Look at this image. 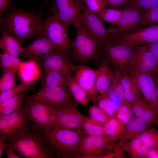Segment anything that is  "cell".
I'll return each mask as SVG.
<instances>
[{
    "label": "cell",
    "instance_id": "obj_11",
    "mask_svg": "<svg viewBox=\"0 0 158 158\" xmlns=\"http://www.w3.org/2000/svg\"><path fill=\"white\" fill-rule=\"evenodd\" d=\"M39 65L43 71H56L68 80L71 78L77 67L69 58L54 49L44 56Z\"/></svg>",
    "mask_w": 158,
    "mask_h": 158
},
{
    "label": "cell",
    "instance_id": "obj_2",
    "mask_svg": "<svg viewBox=\"0 0 158 158\" xmlns=\"http://www.w3.org/2000/svg\"><path fill=\"white\" fill-rule=\"evenodd\" d=\"M39 132L57 157L63 158H77L81 141L86 134L80 128H55L48 131Z\"/></svg>",
    "mask_w": 158,
    "mask_h": 158
},
{
    "label": "cell",
    "instance_id": "obj_20",
    "mask_svg": "<svg viewBox=\"0 0 158 158\" xmlns=\"http://www.w3.org/2000/svg\"><path fill=\"white\" fill-rule=\"evenodd\" d=\"M118 139L105 135H94L86 134L81 141L77 158H87L108 143Z\"/></svg>",
    "mask_w": 158,
    "mask_h": 158
},
{
    "label": "cell",
    "instance_id": "obj_5",
    "mask_svg": "<svg viewBox=\"0 0 158 158\" xmlns=\"http://www.w3.org/2000/svg\"><path fill=\"white\" fill-rule=\"evenodd\" d=\"M68 26L55 16H49L43 23L42 31L51 42L54 49L66 56L73 63L71 41L68 31Z\"/></svg>",
    "mask_w": 158,
    "mask_h": 158
},
{
    "label": "cell",
    "instance_id": "obj_15",
    "mask_svg": "<svg viewBox=\"0 0 158 158\" xmlns=\"http://www.w3.org/2000/svg\"><path fill=\"white\" fill-rule=\"evenodd\" d=\"M96 13L89 9L84 4L79 22L89 33L96 37L104 44L109 43L111 35Z\"/></svg>",
    "mask_w": 158,
    "mask_h": 158
},
{
    "label": "cell",
    "instance_id": "obj_35",
    "mask_svg": "<svg viewBox=\"0 0 158 158\" xmlns=\"http://www.w3.org/2000/svg\"><path fill=\"white\" fill-rule=\"evenodd\" d=\"M42 87L67 86L68 80L59 73L52 71H44Z\"/></svg>",
    "mask_w": 158,
    "mask_h": 158
},
{
    "label": "cell",
    "instance_id": "obj_49",
    "mask_svg": "<svg viewBox=\"0 0 158 158\" xmlns=\"http://www.w3.org/2000/svg\"><path fill=\"white\" fill-rule=\"evenodd\" d=\"M9 54L12 65L14 68L19 69L25 62V61H24L19 58L18 56L10 54Z\"/></svg>",
    "mask_w": 158,
    "mask_h": 158
},
{
    "label": "cell",
    "instance_id": "obj_25",
    "mask_svg": "<svg viewBox=\"0 0 158 158\" xmlns=\"http://www.w3.org/2000/svg\"><path fill=\"white\" fill-rule=\"evenodd\" d=\"M0 47L4 52L17 56H20L23 47L19 40L13 35L8 33H2Z\"/></svg>",
    "mask_w": 158,
    "mask_h": 158
},
{
    "label": "cell",
    "instance_id": "obj_8",
    "mask_svg": "<svg viewBox=\"0 0 158 158\" xmlns=\"http://www.w3.org/2000/svg\"><path fill=\"white\" fill-rule=\"evenodd\" d=\"M134 48L122 43L110 42L104 44L103 60L107 61L122 74L131 70Z\"/></svg>",
    "mask_w": 158,
    "mask_h": 158
},
{
    "label": "cell",
    "instance_id": "obj_38",
    "mask_svg": "<svg viewBox=\"0 0 158 158\" xmlns=\"http://www.w3.org/2000/svg\"><path fill=\"white\" fill-rule=\"evenodd\" d=\"M18 69L13 68L3 73L0 79V93L9 90L16 85L15 74Z\"/></svg>",
    "mask_w": 158,
    "mask_h": 158
},
{
    "label": "cell",
    "instance_id": "obj_56",
    "mask_svg": "<svg viewBox=\"0 0 158 158\" xmlns=\"http://www.w3.org/2000/svg\"></svg>",
    "mask_w": 158,
    "mask_h": 158
},
{
    "label": "cell",
    "instance_id": "obj_33",
    "mask_svg": "<svg viewBox=\"0 0 158 158\" xmlns=\"http://www.w3.org/2000/svg\"><path fill=\"white\" fill-rule=\"evenodd\" d=\"M125 126L121 121L115 117H110L103 124L104 134L118 139Z\"/></svg>",
    "mask_w": 158,
    "mask_h": 158
},
{
    "label": "cell",
    "instance_id": "obj_23",
    "mask_svg": "<svg viewBox=\"0 0 158 158\" xmlns=\"http://www.w3.org/2000/svg\"><path fill=\"white\" fill-rule=\"evenodd\" d=\"M148 128L145 123L134 117L124 127L118 138L119 144L121 146L131 138L137 137L145 131Z\"/></svg>",
    "mask_w": 158,
    "mask_h": 158
},
{
    "label": "cell",
    "instance_id": "obj_53",
    "mask_svg": "<svg viewBox=\"0 0 158 158\" xmlns=\"http://www.w3.org/2000/svg\"><path fill=\"white\" fill-rule=\"evenodd\" d=\"M49 0H45L44 1L42 6V7L44 5V4L48 2Z\"/></svg>",
    "mask_w": 158,
    "mask_h": 158
},
{
    "label": "cell",
    "instance_id": "obj_37",
    "mask_svg": "<svg viewBox=\"0 0 158 158\" xmlns=\"http://www.w3.org/2000/svg\"><path fill=\"white\" fill-rule=\"evenodd\" d=\"M137 137L149 148L158 147V129H148Z\"/></svg>",
    "mask_w": 158,
    "mask_h": 158
},
{
    "label": "cell",
    "instance_id": "obj_9",
    "mask_svg": "<svg viewBox=\"0 0 158 158\" xmlns=\"http://www.w3.org/2000/svg\"><path fill=\"white\" fill-rule=\"evenodd\" d=\"M124 10L120 21L116 27L108 30L110 34L122 35L145 27L141 15V9L134 5L124 6Z\"/></svg>",
    "mask_w": 158,
    "mask_h": 158
},
{
    "label": "cell",
    "instance_id": "obj_34",
    "mask_svg": "<svg viewBox=\"0 0 158 158\" xmlns=\"http://www.w3.org/2000/svg\"><path fill=\"white\" fill-rule=\"evenodd\" d=\"M80 128L86 134L94 135H104L103 124L90 117L84 116Z\"/></svg>",
    "mask_w": 158,
    "mask_h": 158
},
{
    "label": "cell",
    "instance_id": "obj_6",
    "mask_svg": "<svg viewBox=\"0 0 158 158\" xmlns=\"http://www.w3.org/2000/svg\"><path fill=\"white\" fill-rule=\"evenodd\" d=\"M32 123L23 105L11 113L0 114V137L4 142H12L28 132Z\"/></svg>",
    "mask_w": 158,
    "mask_h": 158
},
{
    "label": "cell",
    "instance_id": "obj_29",
    "mask_svg": "<svg viewBox=\"0 0 158 158\" xmlns=\"http://www.w3.org/2000/svg\"><path fill=\"white\" fill-rule=\"evenodd\" d=\"M113 72L112 79L107 92L111 98L117 101L121 105L126 101L124 98L123 90L121 82V73L115 69Z\"/></svg>",
    "mask_w": 158,
    "mask_h": 158
},
{
    "label": "cell",
    "instance_id": "obj_55",
    "mask_svg": "<svg viewBox=\"0 0 158 158\" xmlns=\"http://www.w3.org/2000/svg\"><path fill=\"white\" fill-rule=\"evenodd\" d=\"M127 0L128 1L129 0Z\"/></svg>",
    "mask_w": 158,
    "mask_h": 158
},
{
    "label": "cell",
    "instance_id": "obj_46",
    "mask_svg": "<svg viewBox=\"0 0 158 158\" xmlns=\"http://www.w3.org/2000/svg\"><path fill=\"white\" fill-rule=\"evenodd\" d=\"M106 7L116 9L122 7L128 2L127 0H104Z\"/></svg>",
    "mask_w": 158,
    "mask_h": 158
},
{
    "label": "cell",
    "instance_id": "obj_41",
    "mask_svg": "<svg viewBox=\"0 0 158 158\" xmlns=\"http://www.w3.org/2000/svg\"><path fill=\"white\" fill-rule=\"evenodd\" d=\"M88 112L90 117L103 124L110 117L104 110L96 104H94L90 107Z\"/></svg>",
    "mask_w": 158,
    "mask_h": 158
},
{
    "label": "cell",
    "instance_id": "obj_32",
    "mask_svg": "<svg viewBox=\"0 0 158 158\" xmlns=\"http://www.w3.org/2000/svg\"><path fill=\"white\" fill-rule=\"evenodd\" d=\"M36 81H24L16 85L9 90L0 93V104L16 95L28 90L35 89L34 84Z\"/></svg>",
    "mask_w": 158,
    "mask_h": 158
},
{
    "label": "cell",
    "instance_id": "obj_7",
    "mask_svg": "<svg viewBox=\"0 0 158 158\" xmlns=\"http://www.w3.org/2000/svg\"><path fill=\"white\" fill-rule=\"evenodd\" d=\"M23 106L32 122L31 130L48 131L54 127L58 113L57 107L29 99Z\"/></svg>",
    "mask_w": 158,
    "mask_h": 158
},
{
    "label": "cell",
    "instance_id": "obj_17",
    "mask_svg": "<svg viewBox=\"0 0 158 158\" xmlns=\"http://www.w3.org/2000/svg\"><path fill=\"white\" fill-rule=\"evenodd\" d=\"M158 70L157 62L146 46L142 44L134 48L132 68L130 71L154 74Z\"/></svg>",
    "mask_w": 158,
    "mask_h": 158
},
{
    "label": "cell",
    "instance_id": "obj_50",
    "mask_svg": "<svg viewBox=\"0 0 158 158\" xmlns=\"http://www.w3.org/2000/svg\"><path fill=\"white\" fill-rule=\"evenodd\" d=\"M147 158H158V147L149 148Z\"/></svg>",
    "mask_w": 158,
    "mask_h": 158
},
{
    "label": "cell",
    "instance_id": "obj_54",
    "mask_svg": "<svg viewBox=\"0 0 158 158\" xmlns=\"http://www.w3.org/2000/svg\"><path fill=\"white\" fill-rule=\"evenodd\" d=\"M155 125H157V126L158 127V119L157 120V121H156Z\"/></svg>",
    "mask_w": 158,
    "mask_h": 158
},
{
    "label": "cell",
    "instance_id": "obj_18",
    "mask_svg": "<svg viewBox=\"0 0 158 158\" xmlns=\"http://www.w3.org/2000/svg\"><path fill=\"white\" fill-rule=\"evenodd\" d=\"M73 77L87 93L90 101L97 104L98 93L96 85V70L85 65H78Z\"/></svg>",
    "mask_w": 158,
    "mask_h": 158
},
{
    "label": "cell",
    "instance_id": "obj_28",
    "mask_svg": "<svg viewBox=\"0 0 158 158\" xmlns=\"http://www.w3.org/2000/svg\"><path fill=\"white\" fill-rule=\"evenodd\" d=\"M39 64L35 61L28 60L18 70L19 76L22 81H36L40 77V72Z\"/></svg>",
    "mask_w": 158,
    "mask_h": 158
},
{
    "label": "cell",
    "instance_id": "obj_51",
    "mask_svg": "<svg viewBox=\"0 0 158 158\" xmlns=\"http://www.w3.org/2000/svg\"><path fill=\"white\" fill-rule=\"evenodd\" d=\"M157 97L158 100V70L154 73Z\"/></svg>",
    "mask_w": 158,
    "mask_h": 158
},
{
    "label": "cell",
    "instance_id": "obj_24",
    "mask_svg": "<svg viewBox=\"0 0 158 158\" xmlns=\"http://www.w3.org/2000/svg\"><path fill=\"white\" fill-rule=\"evenodd\" d=\"M121 80L125 101L130 103L142 99L138 87L128 73L121 74Z\"/></svg>",
    "mask_w": 158,
    "mask_h": 158
},
{
    "label": "cell",
    "instance_id": "obj_21",
    "mask_svg": "<svg viewBox=\"0 0 158 158\" xmlns=\"http://www.w3.org/2000/svg\"><path fill=\"white\" fill-rule=\"evenodd\" d=\"M135 117L149 127L155 125L158 116L152 107L143 99L130 103Z\"/></svg>",
    "mask_w": 158,
    "mask_h": 158
},
{
    "label": "cell",
    "instance_id": "obj_19",
    "mask_svg": "<svg viewBox=\"0 0 158 158\" xmlns=\"http://www.w3.org/2000/svg\"><path fill=\"white\" fill-rule=\"evenodd\" d=\"M54 49L51 42L42 33L31 44L23 47L20 56L28 60L35 61L39 64L44 56Z\"/></svg>",
    "mask_w": 158,
    "mask_h": 158
},
{
    "label": "cell",
    "instance_id": "obj_45",
    "mask_svg": "<svg viewBox=\"0 0 158 158\" xmlns=\"http://www.w3.org/2000/svg\"><path fill=\"white\" fill-rule=\"evenodd\" d=\"M8 158H21L16 152L12 142L6 141L4 143V150Z\"/></svg>",
    "mask_w": 158,
    "mask_h": 158
},
{
    "label": "cell",
    "instance_id": "obj_43",
    "mask_svg": "<svg viewBox=\"0 0 158 158\" xmlns=\"http://www.w3.org/2000/svg\"><path fill=\"white\" fill-rule=\"evenodd\" d=\"M84 4L91 11L97 13L106 7L104 0H82Z\"/></svg>",
    "mask_w": 158,
    "mask_h": 158
},
{
    "label": "cell",
    "instance_id": "obj_14",
    "mask_svg": "<svg viewBox=\"0 0 158 158\" xmlns=\"http://www.w3.org/2000/svg\"><path fill=\"white\" fill-rule=\"evenodd\" d=\"M128 73L138 87L142 99L152 107L158 116V100L154 74L141 73L132 71Z\"/></svg>",
    "mask_w": 158,
    "mask_h": 158
},
{
    "label": "cell",
    "instance_id": "obj_3",
    "mask_svg": "<svg viewBox=\"0 0 158 158\" xmlns=\"http://www.w3.org/2000/svg\"><path fill=\"white\" fill-rule=\"evenodd\" d=\"M76 29L75 37L71 41L73 62L86 63L90 61L101 63L104 54V44L87 31L79 20L73 25Z\"/></svg>",
    "mask_w": 158,
    "mask_h": 158
},
{
    "label": "cell",
    "instance_id": "obj_36",
    "mask_svg": "<svg viewBox=\"0 0 158 158\" xmlns=\"http://www.w3.org/2000/svg\"><path fill=\"white\" fill-rule=\"evenodd\" d=\"M124 11L123 9L105 8L96 13L101 20L117 26L119 23Z\"/></svg>",
    "mask_w": 158,
    "mask_h": 158
},
{
    "label": "cell",
    "instance_id": "obj_4",
    "mask_svg": "<svg viewBox=\"0 0 158 158\" xmlns=\"http://www.w3.org/2000/svg\"><path fill=\"white\" fill-rule=\"evenodd\" d=\"M17 153L26 158H52L54 151L47 145L42 134L32 130L20 136L12 142Z\"/></svg>",
    "mask_w": 158,
    "mask_h": 158
},
{
    "label": "cell",
    "instance_id": "obj_52",
    "mask_svg": "<svg viewBox=\"0 0 158 158\" xmlns=\"http://www.w3.org/2000/svg\"><path fill=\"white\" fill-rule=\"evenodd\" d=\"M4 143L2 138L0 137V157H1L3 151L4 150Z\"/></svg>",
    "mask_w": 158,
    "mask_h": 158
},
{
    "label": "cell",
    "instance_id": "obj_10",
    "mask_svg": "<svg viewBox=\"0 0 158 158\" xmlns=\"http://www.w3.org/2000/svg\"><path fill=\"white\" fill-rule=\"evenodd\" d=\"M67 86L42 87L37 93L27 95L26 100L58 107L74 101Z\"/></svg>",
    "mask_w": 158,
    "mask_h": 158
},
{
    "label": "cell",
    "instance_id": "obj_44",
    "mask_svg": "<svg viewBox=\"0 0 158 158\" xmlns=\"http://www.w3.org/2000/svg\"><path fill=\"white\" fill-rule=\"evenodd\" d=\"M0 66L3 74L8 70L16 68L13 67L8 54L5 52L3 53H0Z\"/></svg>",
    "mask_w": 158,
    "mask_h": 158
},
{
    "label": "cell",
    "instance_id": "obj_48",
    "mask_svg": "<svg viewBox=\"0 0 158 158\" xmlns=\"http://www.w3.org/2000/svg\"><path fill=\"white\" fill-rule=\"evenodd\" d=\"M13 4L11 0H0V19Z\"/></svg>",
    "mask_w": 158,
    "mask_h": 158
},
{
    "label": "cell",
    "instance_id": "obj_26",
    "mask_svg": "<svg viewBox=\"0 0 158 158\" xmlns=\"http://www.w3.org/2000/svg\"><path fill=\"white\" fill-rule=\"evenodd\" d=\"M130 158H145L149 148L136 137L131 138L121 146Z\"/></svg>",
    "mask_w": 158,
    "mask_h": 158
},
{
    "label": "cell",
    "instance_id": "obj_27",
    "mask_svg": "<svg viewBox=\"0 0 158 158\" xmlns=\"http://www.w3.org/2000/svg\"><path fill=\"white\" fill-rule=\"evenodd\" d=\"M115 141L110 142L87 158H126L122 147Z\"/></svg>",
    "mask_w": 158,
    "mask_h": 158
},
{
    "label": "cell",
    "instance_id": "obj_31",
    "mask_svg": "<svg viewBox=\"0 0 158 158\" xmlns=\"http://www.w3.org/2000/svg\"><path fill=\"white\" fill-rule=\"evenodd\" d=\"M67 86L71 94L78 104L86 106L90 101L87 93L78 83L73 76L68 80Z\"/></svg>",
    "mask_w": 158,
    "mask_h": 158
},
{
    "label": "cell",
    "instance_id": "obj_42",
    "mask_svg": "<svg viewBox=\"0 0 158 158\" xmlns=\"http://www.w3.org/2000/svg\"><path fill=\"white\" fill-rule=\"evenodd\" d=\"M129 5H136L141 9H147L158 6V0H129L124 6Z\"/></svg>",
    "mask_w": 158,
    "mask_h": 158
},
{
    "label": "cell",
    "instance_id": "obj_30",
    "mask_svg": "<svg viewBox=\"0 0 158 158\" xmlns=\"http://www.w3.org/2000/svg\"><path fill=\"white\" fill-rule=\"evenodd\" d=\"M27 95L24 92L16 95L0 104V114L6 115L11 113L22 106L26 100Z\"/></svg>",
    "mask_w": 158,
    "mask_h": 158
},
{
    "label": "cell",
    "instance_id": "obj_13",
    "mask_svg": "<svg viewBox=\"0 0 158 158\" xmlns=\"http://www.w3.org/2000/svg\"><path fill=\"white\" fill-rule=\"evenodd\" d=\"M110 35V42L124 44L134 48L140 44L158 41V24L123 35Z\"/></svg>",
    "mask_w": 158,
    "mask_h": 158
},
{
    "label": "cell",
    "instance_id": "obj_12",
    "mask_svg": "<svg viewBox=\"0 0 158 158\" xmlns=\"http://www.w3.org/2000/svg\"><path fill=\"white\" fill-rule=\"evenodd\" d=\"M84 4L82 0H54L49 11L68 26L73 25L79 21Z\"/></svg>",
    "mask_w": 158,
    "mask_h": 158
},
{
    "label": "cell",
    "instance_id": "obj_47",
    "mask_svg": "<svg viewBox=\"0 0 158 158\" xmlns=\"http://www.w3.org/2000/svg\"><path fill=\"white\" fill-rule=\"evenodd\" d=\"M143 44L149 49L155 57L158 64V41Z\"/></svg>",
    "mask_w": 158,
    "mask_h": 158
},
{
    "label": "cell",
    "instance_id": "obj_39",
    "mask_svg": "<svg viewBox=\"0 0 158 158\" xmlns=\"http://www.w3.org/2000/svg\"><path fill=\"white\" fill-rule=\"evenodd\" d=\"M134 115L130 103L125 101L121 104L118 108L115 117L121 121L126 126L134 117Z\"/></svg>",
    "mask_w": 158,
    "mask_h": 158
},
{
    "label": "cell",
    "instance_id": "obj_1",
    "mask_svg": "<svg viewBox=\"0 0 158 158\" xmlns=\"http://www.w3.org/2000/svg\"><path fill=\"white\" fill-rule=\"evenodd\" d=\"M42 16L41 13L35 14L13 8L0 19V32L13 35L23 44L43 33Z\"/></svg>",
    "mask_w": 158,
    "mask_h": 158
},
{
    "label": "cell",
    "instance_id": "obj_40",
    "mask_svg": "<svg viewBox=\"0 0 158 158\" xmlns=\"http://www.w3.org/2000/svg\"><path fill=\"white\" fill-rule=\"evenodd\" d=\"M141 15L146 25L158 24V6L147 9H141Z\"/></svg>",
    "mask_w": 158,
    "mask_h": 158
},
{
    "label": "cell",
    "instance_id": "obj_16",
    "mask_svg": "<svg viewBox=\"0 0 158 158\" xmlns=\"http://www.w3.org/2000/svg\"><path fill=\"white\" fill-rule=\"evenodd\" d=\"M77 106L78 103L73 101L57 107L58 115L54 128H80L84 116L79 111Z\"/></svg>",
    "mask_w": 158,
    "mask_h": 158
},
{
    "label": "cell",
    "instance_id": "obj_22",
    "mask_svg": "<svg viewBox=\"0 0 158 158\" xmlns=\"http://www.w3.org/2000/svg\"><path fill=\"white\" fill-rule=\"evenodd\" d=\"M109 64L107 61L103 60L96 69V87L100 95L107 92L112 79L113 72L109 67Z\"/></svg>",
    "mask_w": 158,
    "mask_h": 158
}]
</instances>
